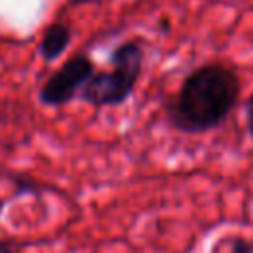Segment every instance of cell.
Segmentation results:
<instances>
[{"label": "cell", "instance_id": "obj_1", "mask_svg": "<svg viewBox=\"0 0 253 253\" xmlns=\"http://www.w3.org/2000/svg\"><path fill=\"white\" fill-rule=\"evenodd\" d=\"M239 91L241 81L233 67L221 61L200 65L184 77L176 97L168 103V123L188 134L213 130L231 115Z\"/></svg>", "mask_w": 253, "mask_h": 253}, {"label": "cell", "instance_id": "obj_2", "mask_svg": "<svg viewBox=\"0 0 253 253\" xmlns=\"http://www.w3.org/2000/svg\"><path fill=\"white\" fill-rule=\"evenodd\" d=\"M109 59L113 69L93 73L79 89V97L97 109L123 105L132 95L142 73L144 49L138 42L128 40L119 43Z\"/></svg>", "mask_w": 253, "mask_h": 253}, {"label": "cell", "instance_id": "obj_3", "mask_svg": "<svg viewBox=\"0 0 253 253\" xmlns=\"http://www.w3.org/2000/svg\"><path fill=\"white\" fill-rule=\"evenodd\" d=\"M95 73V65L89 55L77 53L69 57L40 89V101L47 107H61L73 101L83 83Z\"/></svg>", "mask_w": 253, "mask_h": 253}, {"label": "cell", "instance_id": "obj_4", "mask_svg": "<svg viewBox=\"0 0 253 253\" xmlns=\"http://www.w3.org/2000/svg\"><path fill=\"white\" fill-rule=\"evenodd\" d=\"M71 43V28L63 22H53L45 28L40 42V55L43 61H55Z\"/></svg>", "mask_w": 253, "mask_h": 253}, {"label": "cell", "instance_id": "obj_5", "mask_svg": "<svg viewBox=\"0 0 253 253\" xmlns=\"http://www.w3.org/2000/svg\"><path fill=\"white\" fill-rule=\"evenodd\" d=\"M229 253H253V241L247 237H229Z\"/></svg>", "mask_w": 253, "mask_h": 253}, {"label": "cell", "instance_id": "obj_6", "mask_svg": "<svg viewBox=\"0 0 253 253\" xmlns=\"http://www.w3.org/2000/svg\"><path fill=\"white\" fill-rule=\"evenodd\" d=\"M245 126H247V132L253 140V93L245 101Z\"/></svg>", "mask_w": 253, "mask_h": 253}, {"label": "cell", "instance_id": "obj_7", "mask_svg": "<svg viewBox=\"0 0 253 253\" xmlns=\"http://www.w3.org/2000/svg\"><path fill=\"white\" fill-rule=\"evenodd\" d=\"M14 184L18 186V194H22V192H34V188H36V184H34V180H28V178H14Z\"/></svg>", "mask_w": 253, "mask_h": 253}, {"label": "cell", "instance_id": "obj_8", "mask_svg": "<svg viewBox=\"0 0 253 253\" xmlns=\"http://www.w3.org/2000/svg\"><path fill=\"white\" fill-rule=\"evenodd\" d=\"M95 2H103V0H69L71 6H79V4H95Z\"/></svg>", "mask_w": 253, "mask_h": 253}, {"label": "cell", "instance_id": "obj_9", "mask_svg": "<svg viewBox=\"0 0 253 253\" xmlns=\"http://www.w3.org/2000/svg\"><path fill=\"white\" fill-rule=\"evenodd\" d=\"M0 253H14V249L10 247V243H6V241H0Z\"/></svg>", "mask_w": 253, "mask_h": 253}, {"label": "cell", "instance_id": "obj_10", "mask_svg": "<svg viewBox=\"0 0 253 253\" xmlns=\"http://www.w3.org/2000/svg\"><path fill=\"white\" fill-rule=\"evenodd\" d=\"M2 210H4V202H0V215H2Z\"/></svg>", "mask_w": 253, "mask_h": 253}]
</instances>
